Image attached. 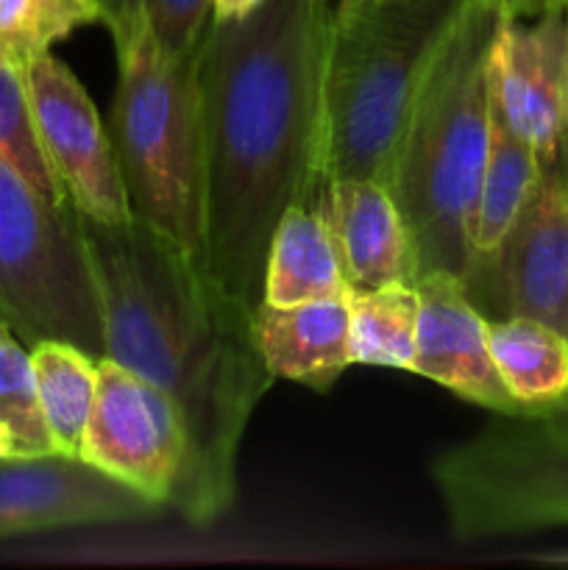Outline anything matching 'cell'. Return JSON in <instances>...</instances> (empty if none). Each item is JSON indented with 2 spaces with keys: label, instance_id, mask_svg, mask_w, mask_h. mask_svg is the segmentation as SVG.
I'll use <instances>...</instances> for the list:
<instances>
[{
  "label": "cell",
  "instance_id": "6da1fadb",
  "mask_svg": "<svg viewBox=\"0 0 568 570\" xmlns=\"http://www.w3.org/2000/svg\"><path fill=\"white\" fill-rule=\"evenodd\" d=\"M329 0H265L209 20L195 48L204 131L206 271L254 312L290 206L321 209Z\"/></svg>",
  "mask_w": 568,
  "mask_h": 570
},
{
  "label": "cell",
  "instance_id": "7a4b0ae2",
  "mask_svg": "<svg viewBox=\"0 0 568 570\" xmlns=\"http://www.w3.org/2000/svg\"><path fill=\"white\" fill-rule=\"evenodd\" d=\"M78 220L98 284L106 356L159 387L187 426V468L167 507L206 527L237 501L239 445L276 382L256 354L251 309L137 217Z\"/></svg>",
  "mask_w": 568,
  "mask_h": 570
},
{
  "label": "cell",
  "instance_id": "3957f363",
  "mask_svg": "<svg viewBox=\"0 0 568 570\" xmlns=\"http://www.w3.org/2000/svg\"><path fill=\"white\" fill-rule=\"evenodd\" d=\"M499 11L473 0L440 53L410 117L388 189L399 204L418 259L466 276L473 204L490 148L488 59Z\"/></svg>",
  "mask_w": 568,
  "mask_h": 570
},
{
  "label": "cell",
  "instance_id": "277c9868",
  "mask_svg": "<svg viewBox=\"0 0 568 570\" xmlns=\"http://www.w3.org/2000/svg\"><path fill=\"white\" fill-rule=\"evenodd\" d=\"M473 0H373L334 17L323 67V176L390 181L418 98Z\"/></svg>",
  "mask_w": 568,
  "mask_h": 570
},
{
  "label": "cell",
  "instance_id": "5b68a950",
  "mask_svg": "<svg viewBox=\"0 0 568 570\" xmlns=\"http://www.w3.org/2000/svg\"><path fill=\"white\" fill-rule=\"evenodd\" d=\"M117 59L109 131L137 220L206 267L204 131L195 50L176 53L143 11L109 26Z\"/></svg>",
  "mask_w": 568,
  "mask_h": 570
},
{
  "label": "cell",
  "instance_id": "8992f818",
  "mask_svg": "<svg viewBox=\"0 0 568 570\" xmlns=\"http://www.w3.org/2000/svg\"><path fill=\"white\" fill-rule=\"evenodd\" d=\"M0 321L31 348L67 340L106 356L104 315L81 220L0 159Z\"/></svg>",
  "mask_w": 568,
  "mask_h": 570
},
{
  "label": "cell",
  "instance_id": "52a82bcc",
  "mask_svg": "<svg viewBox=\"0 0 568 570\" xmlns=\"http://www.w3.org/2000/svg\"><path fill=\"white\" fill-rule=\"evenodd\" d=\"M457 538L568 527V438L540 417H505L432 465Z\"/></svg>",
  "mask_w": 568,
  "mask_h": 570
},
{
  "label": "cell",
  "instance_id": "ba28073f",
  "mask_svg": "<svg viewBox=\"0 0 568 570\" xmlns=\"http://www.w3.org/2000/svg\"><path fill=\"white\" fill-rule=\"evenodd\" d=\"M81 460L167 507L187 468L182 412L148 379L100 356Z\"/></svg>",
  "mask_w": 568,
  "mask_h": 570
},
{
  "label": "cell",
  "instance_id": "9c48e42d",
  "mask_svg": "<svg viewBox=\"0 0 568 570\" xmlns=\"http://www.w3.org/2000/svg\"><path fill=\"white\" fill-rule=\"evenodd\" d=\"M488 321L532 317L568 337V189L557 167L543 176L505 245L462 276Z\"/></svg>",
  "mask_w": 568,
  "mask_h": 570
},
{
  "label": "cell",
  "instance_id": "30bf717a",
  "mask_svg": "<svg viewBox=\"0 0 568 570\" xmlns=\"http://www.w3.org/2000/svg\"><path fill=\"white\" fill-rule=\"evenodd\" d=\"M26 87L39 139L72 209L92 223L131 220L109 131L76 72L48 53L26 72Z\"/></svg>",
  "mask_w": 568,
  "mask_h": 570
},
{
  "label": "cell",
  "instance_id": "8fae6325",
  "mask_svg": "<svg viewBox=\"0 0 568 570\" xmlns=\"http://www.w3.org/2000/svg\"><path fill=\"white\" fill-rule=\"evenodd\" d=\"M488 78L490 104L549 173L568 145V9L499 17Z\"/></svg>",
  "mask_w": 568,
  "mask_h": 570
},
{
  "label": "cell",
  "instance_id": "7c38bea8",
  "mask_svg": "<svg viewBox=\"0 0 568 570\" xmlns=\"http://www.w3.org/2000/svg\"><path fill=\"white\" fill-rule=\"evenodd\" d=\"M165 510L81 456L0 460V540L56 529L143 521Z\"/></svg>",
  "mask_w": 568,
  "mask_h": 570
},
{
  "label": "cell",
  "instance_id": "4fadbf2b",
  "mask_svg": "<svg viewBox=\"0 0 568 570\" xmlns=\"http://www.w3.org/2000/svg\"><path fill=\"white\" fill-rule=\"evenodd\" d=\"M421 315L412 371L457 399L505 417H529L501 384L488 343V317L477 309L460 276L445 271L415 278Z\"/></svg>",
  "mask_w": 568,
  "mask_h": 570
},
{
  "label": "cell",
  "instance_id": "5bb4252c",
  "mask_svg": "<svg viewBox=\"0 0 568 570\" xmlns=\"http://www.w3.org/2000/svg\"><path fill=\"white\" fill-rule=\"evenodd\" d=\"M321 212L334 234L351 289L415 284V248L388 184L332 178L323 189Z\"/></svg>",
  "mask_w": 568,
  "mask_h": 570
},
{
  "label": "cell",
  "instance_id": "9a60e30c",
  "mask_svg": "<svg viewBox=\"0 0 568 570\" xmlns=\"http://www.w3.org/2000/svg\"><path fill=\"white\" fill-rule=\"evenodd\" d=\"M349 298L351 293L290 306L259 301L251 312V337L267 373L326 395L354 365Z\"/></svg>",
  "mask_w": 568,
  "mask_h": 570
},
{
  "label": "cell",
  "instance_id": "2e32d148",
  "mask_svg": "<svg viewBox=\"0 0 568 570\" xmlns=\"http://www.w3.org/2000/svg\"><path fill=\"white\" fill-rule=\"evenodd\" d=\"M349 293V276L323 212L304 204L290 206L267 248L262 301L290 306Z\"/></svg>",
  "mask_w": 568,
  "mask_h": 570
},
{
  "label": "cell",
  "instance_id": "e0dca14e",
  "mask_svg": "<svg viewBox=\"0 0 568 570\" xmlns=\"http://www.w3.org/2000/svg\"><path fill=\"white\" fill-rule=\"evenodd\" d=\"M543 176L546 170L538 154L507 126L505 117L490 104V148L473 204L471 232H468V245H471L468 267L490 259L505 245L507 234L527 209Z\"/></svg>",
  "mask_w": 568,
  "mask_h": 570
},
{
  "label": "cell",
  "instance_id": "ac0fdd59",
  "mask_svg": "<svg viewBox=\"0 0 568 570\" xmlns=\"http://www.w3.org/2000/svg\"><path fill=\"white\" fill-rule=\"evenodd\" d=\"M488 343L501 384L529 417L568 399V337L532 317L488 321Z\"/></svg>",
  "mask_w": 568,
  "mask_h": 570
},
{
  "label": "cell",
  "instance_id": "d6986e66",
  "mask_svg": "<svg viewBox=\"0 0 568 570\" xmlns=\"http://www.w3.org/2000/svg\"><path fill=\"white\" fill-rule=\"evenodd\" d=\"M39 410L56 451L81 456L84 432L98 387V356L67 340H42L31 345Z\"/></svg>",
  "mask_w": 568,
  "mask_h": 570
},
{
  "label": "cell",
  "instance_id": "ffe728a7",
  "mask_svg": "<svg viewBox=\"0 0 568 570\" xmlns=\"http://www.w3.org/2000/svg\"><path fill=\"white\" fill-rule=\"evenodd\" d=\"M349 309L354 365L412 371L421 315L415 284L351 289Z\"/></svg>",
  "mask_w": 568,
  "mask_h": 570
},
{
  "label": "cell",
  "instance_id": "44dd1931",
  "mask_svg": "<svg viewBox=\"0 0 568 570\" xmlns=\"http://www.w3.org/2000/svg\"><path fill=\"white\" fill-rule=\"evenodd\" d=\"M95 22L104 26L98 0H0V65L26 76L53 45Z\"/></svg>",
  "mask_w": 568,
  "mask_h": 570
},
{
  "label": "cell",
  "instance_id": "7402d4cb",
  "mask_svg": "<svg viewBox=\"0 0 568 570\" xmlns=\"http://www.w3.org/2000/svg\"><path fill=\"white\" fill-rule=\"evenodd\" d=\"M59 454L39 410L31 348L0 321V460Z\"/></svg>",
  "mask_w": 568,
  "mask_h": 570
},
{
  "label": "cell",
  "instance_id": "603a6c76",
  "mask_svg": "<svg viewBox=\"0 0 568 570\" xmlns=\"http://www.w3.org/2000/svg\"><path fill=\"white\" fill-rule=\"evenodd\" d=\"M0 159L45 200L70 206L39 139L26 76L3 65H0Z\"/></svg>",
  "mask_w": 568,
  "mask_h": 570
},
{
  "label": "cell",
  "instance_id": "cb8c5ba5",
  "mask_svg": "<svg viewBox=\"0 0 568 570\" xmlns=\"http://www.w3.org/2000/svg\"><path fill=\"white\" fill-rule=\"evenodd\" d=\"M137 11L165 48L189 53L209 26L212 0H137Z\"/></svg>",
  "mask_w": 568,
  "mask_h": 570
},
{
  "label": "cell",
  "instance_id": "d4e9b609",
  "mask_svg": "<svg viewBox=\"0 0 568 570\" xmlns=\"http://www.w3.org/2000/svg\"><path fill=\"white\" fill-rule=\"evenodd\" d=\"M488 3H493L501 17H518V20H532L549 11L568 9V0H488Z\"/></svg>",
  "mask_w": 568,
  "mask_h": 570
},
{
  "label": "cell",
  "instance_id": "484cf974",
  "mask_svg": "<svg viewBox=\"0 0 568 570\" xmlns=\"http://www.w3.org/2000/svg\"><path fill=\"white\" fill-rule=\"evenodd\" d=\"M262 3L265 0H212V20H243Z\"/></svg>",
  "mask_w": 568,
  "mask_h": 570
},
{
  "label": "cell",
  "instance_id": "4316f807",
  "mask_svg": "<svg viewBox=\"0 0 568 570\" xmlns=\"http://www.w3.org/2000/svg\"><path fill=\"white\" fill-rule=\"evenodd\" d=\"M100 9H104V26H115L117 20H123L126 14L137 11V0H98Z\"/></svg>",
  "mask_w": 568,
  "mask_h": 570
},
{
  "label": "cell",
  "instance_id": "83f0119b",
  "mask_svg": "<svg viewBox=\"0 0 568 570\" xmlns=\"http://www.w3.org/2000/svg\"><path fill=\"white\" fill-rule=\"evenodd\" d=\"M540 421H543L546 426L555 429V432L566 434V438H568V399L562 401V404L551 406L549 412H543V415H540Z\"/></svg>",
  "mask_w": 568,
  "mask_h": 570
},
{
  "label": "cell",
  "instance_id": "f1b7e54d",
  "mask_svg": "<svg viewBox=\"0 0 568 570\" xmlns=\"http://www.w3.org/2000/svg\"><path fill=\"white\" fill-rule=\"evenodd\" d=\"M368 3H373V0H340V3L334 6V17H349L354 14V11L365 9Z\"/></svg>",
  "mask_w": 568,
  "mask_h": 570
},
{
  "label": "cell",
  "instance_id": "f546056e",
  "mask_svg": "<svg viewBox=\"0 0 568 570\" xmlns=\"http://www.w3.org/2000/svg\"><path fill=\"white\" fill-rule=\"evenodd\" d=\"M557 173H560V178H562V184H566V189H568V145H566V150H562V156H560V161H557Z\"/></svg>",
  "mask_w": 568,
  "mask_h": 570
}]
</instances>
